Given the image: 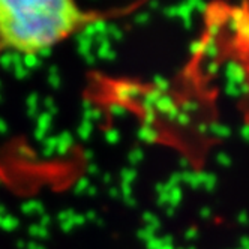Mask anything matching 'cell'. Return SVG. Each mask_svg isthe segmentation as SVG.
<instances>
[{"instance_id":"1","label":"cell","mask_w":249,"mask_h":249,"mask_svg":"<svg viewBox=\"0 0 249 249\" xmlns=\"http://www.w3.org/2000/svg\"><path fill=\"white\" fill-rule=\"evenodd\" d=\"M98 20L68 0H0V45L20 54H39Z\"/></svg>"}]
</instances>
